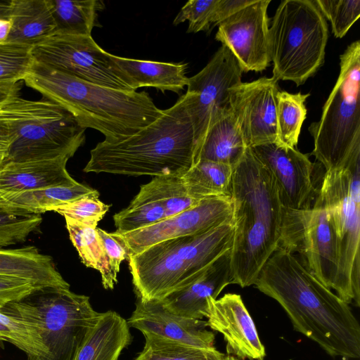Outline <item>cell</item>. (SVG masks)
<instances>
[{
	"instance_id": "obj_1",
	"label": "cell",
	"mask_w": 360,
	"mask_h": 360,
	"mask_svg": "<svg viewBox=\"0 0 360 360\" xmlns=\"http://www.w3.org/2000/svg\"><path fill=\"white\" fill-rule=\"evenodd\" d=\"M253 285L280 304L296 331L328 354L360 357V326L349 304L311 274L295 255L278 248Z\"/></svg>"
},
{
	"instance_id": "obj_2",
	"label": "cell",
	"mask_w": 360,
	"mask_h": 360,
	"mask_svg": "<svg viewBox=\"0 0 360 360\" xmlns=\"http://www.w3.org/2000/svg\"><path fill=\"white\" fill-rule=\"evenodd\" d=\"M186 92L150 124L115 141L99 142L84 172L128 176H182L197 162Z\"/></svg>"
},
{
	"instance_id": "obj_3",
	"label": "cell",
	"mask_w": 360,
	"mask_h": 360,
	"mask_svg": "<svg viewBox=\"0 0 360 360\" xmlns=\"http://www.w3.org/2000/svg\"><path fill=\"white\" fill-rule=\"evenodd\" d=\"M231 198L234 238L231 250L233 284L253 285L278 247L283 206L274 179L250 148L235 167Z\"/></svg>"
},
{
	"instance_id": "obj_4",
	"label": "cell",
	"mask_w": 360,
	"mask_h": 360,
	"mask_svg": "<svg viewBox=\"0 0 360 360\" xmlns=\"http://www.w3.org/2000/svg\"><path fill=\"white\" fill-rule=\"evenodd\" d=\"M23 81L70 112L82 127L101 132L107 141L137 133L163 112L145 91L99 86L36 61Z\"/></svg>"
},
{
	"instance_id": "obj_5",
	"label": "cell",
	"mask_w": 360,
	"mask_h": 360,
	"mask_svg": "<svg viewBox=\"0 0 360 360\" xmlns=\"http://www.w3.org/2000/svg\"><path fill=\"white\" fill-rule=\"evenodd\" d=\"M233 217L207 231L162 241L129 255L136 297L161 300L184 288L223 253L234 238Z\"/></svg>"
},
{
	"instance_id": "obj_6",
	"label": "cell",
	"mask_w": 360,
	"mask_h": 360,
	"mask_svg": "<svg viewBox=\"0 0 360 360\" xmlns=\"http://www.w3.org/2000/svg\"><path fill=\"white\" fill-rule=\"evenodd\" d=\"M328 37L327 22L314 1H281L269 28L272 77L303 84L323 65Z\"/></svg>"
},
{
	"instance_id": "obj_7",
	"label": "cell",
	"mask_w": 360,
	"mask_h": 360,
	"mask_svg": "<svg viewBox=\"0 0 360 360\" xmlns=\"http://www.w3.org/2000/svg\"><path fill=\"white\" fill-rule=\"evenodd\" d=\"M340 71L319 121L309 131L313 155L326 171L342 168L360 151V41L340 56Z\"/></svg>"
},
{
	"instance_id": "obj_8",
	"label": "cell",
	"mask_w": 360,
	"mask_h": 360,
	"mask_svg": "<svg viewBox=\"0 0 360 360\" xmlns=\"http://www.w3.org/2000/svg\"><path fill=\"white\" fill-rule=\"evenodd\" d=\"M314 204L328 212L338 237L339 262L334 290L360 306V151L342 168L326 171Z\"/></svg>"
},
{
	"instance_id": "obj_9",
	"label": "cell",
	"mask_w": 360,
	"mask_h": 360,
	"mask_svg": "<svg viewBox=\"0 0 360 360\" xmlns=\"http://www.w3.org/2000/svg\"><path fill=\"white\" fill-rule=\"evenodd\" d=\"M22 305L46 349L44 360H75L101 314L89 297L62 288H39Z\"/></svg>"
},
{
	"instance_id": "obj_10",
	"label": "cell",
	"mask_w": 360,
	"mask_h": 360,
	"mask_svg": "<svg viewBox=\"0 0 360 360\" xmlns=\"http://www.w3.org/2000/svg\"><path fill=\"white\" fill-rule=\"evenodd\" d=\"M85 129L70 112L53 102L45 98L27 100L18 121L15 139L3 162L71 158L84 143Z\"/></svg>"
},
{
	"instance_id": "obj_11",
	"label": "cell",
	"mask_w": 360,
	"mask_h": 360,
	"mask_svg": "<svg viewBox=\"0 0 360 360\" xmlns=\"http://www.w3.org/2000/svg\"><path fill=\"white\" fill-rule=\"evenodd\" d=\"M293 255L322 284L334 289L338 272V237L328 211L314 204L307 210L283 207L278 247Z\"/></svg>"
},
{
	"instance_id": "obj_12",
	"label": "cell",
	"mask_w": 360,
	"mask_h": 360,
	"mask_svg": "<svg viewBox=\"0 0 360 360\" xmlns=\"http://www.w3.org/2000/svg\"><path fill=\"white\" fill-rule=\"evenodd\" d=\"M34 61L99 86L133 92L91 36L54 33L32 46Z\"/></svg>"
},
{
	"instance_id": "obj_13",
	"label": "cell",
	"mask_w": 360,
	"mask_h": 360,
	"mask_svg": "<svg viewBox=\"0 0 360 360\" xmlns=\"http://www.w3.org/2000/svg\"><path fill=\"white\" fill-rule=\"evenodd\" d=\"M243 71L224 45L198 73L189 77L188 110L197 147V158L209 129L230 110V89L242 82Z\"/></svg>"
},
{
	"instance_id": "obj_14",
	"label": "cell",
	"mask_w": 360,
	"mask_h": 360,
	"mask_svg": "<svg viewBox=\"0 0 360 360\" xmlns=\"http://www.w3.org/2000/svg\"><path fill=\"white\" fill-rule=\"evenodd\" d=\"M250 148L273 176L283 207L307 210L313 206L321 185L316 177L318 163L280 142Z\"/></svg>"
},
{
	"instance_id": "obj_15",
	"label": "cell",
	"mask_w": 360,
	"mask_h": 360,
	"mask_svg": "<svg viewBox=\"0 0 360 360\" xmlns=\"http://www.w3.org/2000/svg\"><path fill=\"white\" fill-rule=\"evenodd\" d=\"M233 215L231 197L212 198L146 228L110 234L125 247L129 256L164 240L207 231L233 219Z\"/></svg>"
},
{
	"instance_id": "obj_16",
	"label": "cell",
	"mask_w": 360,
	"mask_h": 360,
	"mask_svg": "<svg viewBox=\"0 0 360 360\" xmlns=\"http://www.w3.org/2000/svg\"><path fill=\"white\" fill-rule=\"evenodd\" d=\"M270 2L255 0L218 25L216 40L229 49L243 72H262L270 65L267 16Z\"/></svg>"
},
{
	"instance_id": "obj_17",
	"label": "cell",
	"mask_w": 360,
	"mask_h": 360,
	"mask_svg": "<svg viewBox=\"0 0 360 360\" xmlns=\"http://www.w3.org/2000/svg\"><path fill=\"white\" fill-rule=\"evenodd\" d=\"M278 80L261 77L230 89V107L248 148L279 142L277 128Z\"/></svg>"
},
{
	"instance_id": "obj_18",
	"label": "cell",
	"mask_w": 360,
	"mask_h": 360,
	"mask_svg": "<svg viewBox=\"0 0 360 360\" xmlns=\"http://www.w3.org/2000/svg\"><path fill=\"white\" fill-rule=\"evenodd\" d=\"M207 326L221 333L229 355L243 360H264L265 348L240 295L226 293L207 301Z\"/></svg>"
},
{
	"instance_id": "obj_19",
	"label": "cell",
	"mask_w": 360,
	"mask_h": 360,
	"mask_svg": "<svg viewBox=\"0 0 360 360\" xmlns=\"http://www.w3.org/2000/svg\"><path fill=\"white\" fill-rule=\"evenodd\" d=\"M127 321L129 327L143 335H153L199 347H214L215 335L206 328L207 321L174 314L160 300L136 297L135 309Z\"/></svg>"
},
{
	"instance_id": "obj_20",
	"label": "cell",
	"mask_w": 360,
	"mask_h": 360,
	"mask_svg": "<svg viewBox=\"0 0 360 360\" xmlns=\"http://www.w3.org/2000/svg\"><path fill=\"white\" fill-rule=\"evenodd\" d=\"M231 250L208 265L188 285L176 290L160 302L174 314L202 319L205 317L209 299H217L222 290L233 283Z\"/></svg>"
},
{
	"instance_id": "obj_21",
	"label": "cell",
	"mask_w": 360,
	"mask_h": 360,
	"mask_svg": "<svg viewBox=\"0 0 360 360\" xmlns=\"http://www.w3.org/2000/svg\"><path fill=\"white\" fill-rule=\"evenodd\" d=\"M68 156L52 160L0 163V197L51 186H72Z\"/></svg>"
},
{
	"instance_id": "obj_22",
	"label": "cell",
	"mask_w": 360,
	"mask_h": 360,
	"mask_svg": "<svg viewBox=\"0 0 360 360\" xmlns=\"http://www.w3.org/2000/svg\"><path fill=\"white\" fill-rule=\"evenodd\" d=\"M110 58L127 84L136 91L143 86L179 94L187 86V64L123 58L110 54Z\"/></svg>"
},
{
	"instance_id": "obj_23",
	"label": "cell",
	"mask_w": 360,
	"mask_h": 360,
	"mask_svg": "<svg viewBox=\"0 0 360 360\" xmlns=\"http://www.w3.org/2000/svg\"><path fill=\"white\" fill-rule=\"evenodd\" d=\"M0 274L30 280L39 288L70 289L52 257L41 253L34 246L0 249Z\"/></svg>"
},
{
	"instance_id": "obj_24",
	"label": "cell",
	"mask_w": 360,
	"mask_h": 360,
	"mask_svg": "<svg viewBox=\"0 0 360 360\" xmlns=\"http://www.w3.org/2000/svg\"><path fill=\"white\" fill-rule=\"evenodd\" d=\"M10 21L7 42L32 47L56 32L48 0H11Z\"/></svg>"
},
{
	"instance_id": "obj_25",
	"label": "cell",
	"mask_w": 360,
	"mask_h": 360,
	"mask_svg": "<svg viewBox=\"0 0 360 360\" xmlns=\"http://www.w3.org/2000/svg\"><path fill=\"white\" fill-rule=\"evenodd\" d=\"M131 340L127 320L114 311L101 313L75 360H118Z\"/></svg>"
},
{
	"instance_id": "obj_26",
	"label": "cell",
	"mask_w": 360,
	"mask_h": 360,
	"mask_svg": "<svg viewBox=\"0 0 360 360\" xmlns=\"http://www.w3.org/2000/svg\"><path fill=\"white\" fill-rule=\"evenodd\" d=\"M87 196H98L96 190L80 183L72 186H51L0 197V207L41 214Z\"/></svg>"
},
{
	"instance_id": "obj_27",
	"label": "cell",
	"mask_w": 360,
	"mask_h": 360,
	"mask_svg": "<svg viewBox=\"0 0 360 360\" xmlns=\"http://www.w3.org/2000/svg\"><path fill=\"white\" fill-rule=\"evenodd\" d=\"M247 148L237 121L230 110L207 131L199 150L198 162L212 161L235 168Z\"/></svg>"
},
{
	"instance_id": "obj_28",
	"label": "cell",
	"mask_w": 360,
	"mask_h": 360,
	"mask_svg": "<svg viewBox=\"0 0 360 360\" xmlns=\"http://www.w3.org/2000/svg\"><path fill=\"white\" fill-rule=\"evenodd\" d=\"M70 238L82 262L98 270L105 289H113L117 274L112 270L96 228H93L68 217H65Z\"/></svg>"
},
{
	"instance_id": "obj_29",
	"label": "cell",
	"mask_w": 360,
	"mask_h": 360,
	"mask_svg": "<svg viewBox=\"0 0 360 360\" xmlns=\"http://www.w3.org/2000/svg\"><path fill=\"white\" fill-rule=\"evenodd\" d=\"M233 169L227 165L199 160L182 178L189 195L197 200L231 197Z\"/></svg>"
},
{
	"instance_id": "obj_30",
	"label": "cell",
	"mask_w": 360,
	"mask_h": 360,
	"mask_svg": "<svg viewBox=\"0 0 360 360\" xmlns=\"http://www.w3.org/2000/svg\"><path fill=\"white\" fill-rule=\"evenodd\" d=\"M56 25V32L91 36L96 24L97 11L103 5L97 0H48Z\"/></svg>"
},
{
	"instance_id": "obj_31",
	"label": "cell",
	"mask_w": 360,
	"mask_h": 360,
	"mask_svg": "<svg viewBox=\"0 0 360 360\" xmlns=\"http://www.w3.org/2000/svg\"><path fill=\"white\" fill-rule=\"evenodd\" d=\"M145 345L134 360H224L215 347L205 348L145 334Z\"/></svg>"
},
{
	"instance_id": "obj_32",
	"label": "cell",
	"mask_w": 360,
	"mask_h": 360,
	"mask_svg": "<svg viewBox=\"0 0 360 360\" xmlns=\"http://www.w3.org/2000/svg\"><path fill=\"white\" fill-rule=\"evenodd\" d=\"M166 217L159 200L142 185L127 207L113 216L117 233H129L146 228Z\"/></svg>"
},
{
	"instance_id": "obj_33",
	"label": "cell",
	"mask_w": 360,
	"mask_h": 360,
	"mask_svg": "<svg viewBox=\"0 0 360 360\" xmlns=\"http://www.w3.org/2000/svg\"><path fill=\"white\" fill-rule=\"evenodd\" d=\"M309 94H290L279 91L277 94V128L278 141L289 147L297 145L302 125L306 118L305 101Z\"/></svg>"
},
{
	"instance_id": "obj_34",
	"label": "cell",
	"mask_w": 360,
	"mask_h": 360,
	"mask_svg": "<svg viewBox=\"0 0 360 360\" xmlns=\"http://www.w3.org/2000/svg\"><path fill=\"white\" fill-rule=\"evenodd\" d=\"M144 186L162 204L166 217L191 209L200 201L189 195L180 176H155Z\"/></svg>"
},
{
	"instance_id": "obj_35",
	"label": "cell",
	"mask_w": 360,
	"mask_h": 360,
	"mask_svg": "<svg viewBox=\"0 0 360 360\" xmlns=\"http://www.w3.org/2000/svg\"><path fill=\"white\" fill-rule=\"evenodd\" d=\"M32 49L27 45L0 43V82L24 80L34 62Z\"/></svg>"
},
{
	"instance_id": "obj_36",
	"label": "cell",
	"mask_w": 360,
	"mask_h": 360,
	"mask_svg": "<svg viewBox=\"0 0 360 360\" xmlns=\"http://www.w3.org/2000/svg\"><path fill=\"white\" fill-rule=\"evenodd\" d=\"M40 214L8 210L0 207V246H8L26 240L41 224Z\"/></svg>"
},
{
	"instance_id": "obj_37",
	"label": "cell",
	"mask_w": 360,
	"mask_h": 360,
	"mask_svg": "<svg viewBox=\"0 0 360 360\" xmlns=\"http://www.w3.org/2000/svg\"><path fill=\"white\" fill-rule=\"evenodd\" d=\"M332 26L336 38H342L360 16V0H314Z\"/></svg>"
},
{
	"instance_id": "obj_38",
	"label": "cell",
	"mask_w": 360,
	"mask_h": 360,
	"mask_svg": "<svg viewBox=\"0 0 360 360\" xmlns=\"http://www.w3.org/2000/svg\"><path fill=\"white\" fill-rule=\"evenodd\" d=\"M27 99L20 94L0 106V163L8 155L16 137L18 121L26 106Z\"/></svg>"
},
{
	"instance_id": "obj_39",
	"label": "cell",
	"mask_w": 360,
	"mask_h": 360,
	"mask_svg": "<svg viewBox=\"0 0 360 360\" xmlns=\"http://www.w3.org/2000/svg\"><path fill=\"white\" fill-rule=\"evenodd\" d=\"M109 208L110 205L101 202L98 196H87L60 206L54 212L64 217L96 228Z\"/></svg>"
},
{
	"instance_id": "obj_40",
	"label": "cell",
	"mask_w": 360,
	"mask_h": 360,
	"mask_svg": "<svg viewBox=\"0 0 360 360\" xmlns=\"http://www.w3.org/2000/svg\"><path fill=\"white\" fill-rule=\"evenodd\" d=\"M217 0H191L180 10L173 24L188 21V33L206 31L212 25V16Z\"/></svg>"
},
{
	"instance_id": "obj_41",
	"label": "cell",
	"mask_w": 360,
	"mask_h": 360,
	"mask_svg": "<svg viewBox=\"0 0 360 360\" xmlns=\"http://www.w3.org/2000/svg\"><path fill=\"white\" fill-rule=\"evenodd\" d=\"M39 288H41L30 280L0 274V310L11 302L25 298Z\"/></svg>"
},
{
	"instance_id": "obj_42",
	"label": "cell",
	"mask_w": 360,
	"mask_h": 360,
	"mask_svg": "<svg viewBox=\"0 0 360 360\" xmlns=\"http://www.w3.org/2000/svg\"><path fill=\"white\" fill-rule=\"evenodd\" d=\"M96 229L110 264L115 273L117 274L121 262L129 257V252L123 245L110 236V233L100 228H96Z\"/></svg>"
},
{
	"instance_id": "obj_43",
	"label": "cell",
	"mask_w": 360,
	"mask_h": 360,
	"mask_svg": "<svg viewBox=\"0 0 360 360\" xmlns=\"http://www.w3.org/2000/svg\"><path fill=\"white\" fill-rule=\"evenodd\" d=\"M255 0H217L213 16L212 24L219 25L221 22L237 13Z\"/></svg>"
},
{
	"instance_id": "obj_44",
	"label": "cell",
	"mask_w": 360,
	"mask_h": 360,
	"mask_svg": "<svg viewBox=\"0 0 360 360\" xmlns=\"http://www.w3.org/2000/svg\"><path fill=\"white\" fill-rule=\"evenodd\" d=\"M20 82H0V106L20 94Z\"/></svg>"
},
{
	"instance_id": "obj_45",
	"label": "cell",
	"mask_w": 360,
	"mask_h": 360,
	"mask_svg": "<svg viewBox=\"0 0 360 360\" xmlns=\"http://www.w3.org/2000/svg\"><path fill=\"white\" fill-rule=\"evenodd\" d=\"M0 340L11 342L18 348V342L13 333L2 323H0Z\"/></svg>"
},
{
	"instance_id": "obj_46",
	"label": "cell",
	"mask_w": 360,
	"mask_h": 360,
	"mask_svg": "<svg viewBox=\"0 0 360 360\" xmlns=\"http://www.w3.org/2000/svg\"><path fill=\"white\" fill-rule=\"evenodd\" d=\"M11 27L10 20L0 18V43L6 41L10 33Z\"/></svg>"
},
{
	"instance_id": "obj_47",
	"label": "cell",
	"mask_w": 360,
	"mask_h": 360,
	"mask_svg": "<svg viewBox=\"0 0 360 360\" xmlns=\"http://www.w3.org/2000/svg\"><path fill=\"white\" fill-rule=\"evenodd\" d=\"M11 0L0 1V18L10 20Z\"/></svg>"
},
{
	"instance_id": "obj_48",
	"label": "cell",
	"mask_w": 360,
	"mask_h": 360,
	"mask_svg": "<svg viewBox=\"0 0 360 360\" xmlns=\"http://www.w3.org/2000/svg\"><path fill=\"white\" fill-rule=\"evenodd\" d=\"M224 360H243V359H241L236 356L228 354V355H226Z\"/></svg>"
}]
</instances>
